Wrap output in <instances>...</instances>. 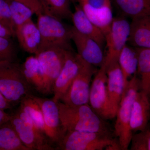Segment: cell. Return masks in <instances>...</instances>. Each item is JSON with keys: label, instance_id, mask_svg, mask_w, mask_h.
I'll list each match as a JSON object with an SVG mask.
<instances>
[{"label": "cell", "instance_id": "19", "mask_svg": "<svg viewBox=\"0 0 150 150\" xmlns=\"http://www.w3.org/2000/svg\"><path fill=\"white\" fill-rule=\"evenodd\" d=\"M16 37L20 46L25 52L34 55L37 53L40 46L41 37L37 24L32 20L17 28Z\"/></svg>", "mask_w": 150, "mask_h": 150}, {"label": "cell", "instance_id": "27", "mask_svg": "<svg viewBox=\"0 0 150 150\" xmlns=\"http://www.w3.org/2000/svg\"><path fill=\"white\" fill-rule=\"evenodd\" d=\"M11 13L13 20L16 28L32 20L34 13L28 6L14 0H6Z\"/></svg>", "mask_w": 150, "mask_h": 150}, {"label": "cell", "instance_id": "11", "mask_svg": "<svg viewBox=\"0 0 150 150\" xmlns=\"http://www.w3.org/2000/svg\"><path fill=\"white\" fill-rule=\"evenodd\" d=\"M32 97L42 110L46 137L50 142L57 144L66 133L61 124L57 103L52 99L43 98L33 94Z\"/></svg>", "mask_w": 150, "mask_h": 150}, {"label": "cell", "instance_id": "33", "mask_svg": "<svg viewBox=\"0 0 150 150\" xmlns=\"http://www.w3.org/2000/svg\"><path fill=\"white\" fill-rule=\"evenodd\" d=\"M0 37L6 38H11L14 37L12 33L1 23H0Z\"/></svg>", "mask_w": 150, "mask_h": 150}, {"label": "cell", "instance_id": "4", "mask_svg": "<svg viewBox=\"0 0 150 150\" xmlns=\"http://www.w3.org/2000/svg\"><path fill=\"white\" fill-rule=\"evenodd\" d=\"M33 89L17 62L0 63V92L12 105L20 103Z\"/></svg>", "mask_w": 150, "mask_h": 150}, {"label": "cell", "instance_id": "18", "mask_svg": "<svg viewBox=\"0 0 150 150\" xmlns=\"http://www.w3.org/2000/svg\"><path fill=\"white\" fill-rule=\"evenodd\" d=\"M71 18L74 28L78 32L95 40L104 48L106 44L104 33L88 17L79 5H75Z\"/></svg>", "mask_w": 150, "mask_h": 150}, {"label": "cell", "instance_id": "35", "mask_svg": "<svg viewBox=\"0 0 150 150\" xmlns=\"http://www.w3.org/2000/svg\"><path fill=\"white\" fill-rule=\"evenodd\" d=\"M70 1L72 2H77V0H70Z\"/></svg>", "mask_w": 150, "mask_h": 150}, {"label": "cell", "instance_id": "10", "mask_svg": "<svg viewBox=\"0 0 150 150\" xmlns=\"http://www.w3.org/2000/svg\"><path fill=\"white\" fill-rule=\"evenodd\" d=\"M131 30V23L126 17L118 16L113 18L110 31L105 36L107 51L105 55V66L118 61L121 50L128 43Z\"/></svg>", "mask_w": 150, "mask_h": 150}, {"label": "cell", "instance_id": "2", "mask_svg": "<svg viewBox=\"0 0 150 150\" xmlns=\"http://www.w3.org/2000/svg\"><path fill=\"white\" fill-rule=\"evenodd\" d=\"M56 145V150H121L111 133L68 131Z\"/></svg>", "mask_w": 150, "mask_h": 150}, {"label": "cell", "instance_id": "5", "mask_svg": "<svg viewBox=\"0 0 150 150\" xmlns=\"http://www.w3.org/2000/svg\"><path fill=\"white\" fill-rule=\"evenodd\" d=\"M36 24L41 37L38 51L57 47L73 49L71 44V26H67L62 20L43 13L38 15Z\"/></svg>", "mask_w": 150, "mask_h": 150}, {"label": "cell", "instance_id": "8", "mask_svg": "<svg viewBox=\"0 0 150 150\" xmlns=\"http://www.w3.org/2000/svg\"><path fill=\"white\" fill-rule=\"evenodd\" d=\"M106 67L104 64L98 70L92 81L88 104L104 120L115 118L111 109L107 89Z\"/></svg>", "mask_w": 150, "mask_h": 150}, {"label": "cell", "instance_id": "6", "mask_svg": "<svg viewBox=\"0 0 150 150\" xmlns=\"http://www.w3.org/2000/svg\"><path fill=\"white\" fill-rule=\"evenodd\" d=\"M10 122L19 138L30 150H54L44 133L38 129L26 113L19 109L11 115Z\"/></svg>", "mask_w": 150, "mask_h": 150}, {"label": "cell", "instance_id": "31", "mask_svg": "<svg viewBox=\"0 0 150 150\" xmlns=\"http://www.w3.org/2000/svg\"><path fill=\"white\" fill-rule=\"evenodd\" d=\"M28 6L36 15L43 13V8L39 0H14Z\"/></svg>", "mask_w": 150, "mask_h": 150}, {"label": "cell", "instance_id": "30", "mask_svg": "<svg viewBox=\"0 0 150 150\" xmlns=\"http://www.w3.org/2000/svg\"><path fill=\"white\" fill-rule=\"evenodd\" d=\"M0 23L16 37V27L13 20L9 6L6 0H0Z\"/></svg>", "mask_w": 150, "mask_h": 150}, {"label": "cell", "instance_id": "14", "mask_svg": "<svg viewBox=\"0 0 150 150\" xmlns=\"http://www.w3.org/2000/svg\"><path fill=\"white\" fill-rule=\"evenodd\" d=\"M71 40L76 47L77 54L84 61L99 68L104 64L103 48L95 40L78 32L74 26H71Z\"/></svg>", "mask_w": 150, "mask_h": 150}, {"label": "cell", "instance_id": "28", "mask_svg": "<svg viewBox=\"0 0 150 150\" xmlns=\"http://www.w3.org/2000/svg\"><path fill=\"white\" fill-rule=\"evenodd\" d=\"M17 50L11 38L0 37V63L16 62Z\"/></svg>", "mask_w": 150, "mask_h": 150}, {"label": "cell", "instance_id": "36", "mask_svg": "<svg viewBox=\"0 0 150 150\" xmlns=\"http://www.w3.org/2000/svg\"><path fill=\"white\" fill-rule=\"evenodd\" d=\"M149 96L150 102V94H149Z\"/></svg>", "mask_w": 150, "mask_h": 150}, {"label": "cell", "instance_id": "7", "mask_svg": "<svg viewBox=\"0 0 150 150\" xmlns=\"http://www.w3.org/2000/svg\"><path fill=\"white\" fill-rule=\"evenodd\" d=\"M96 68L83 60L79 71L60 101L71 106L88 104L91 83L97 71Z\"/></svg>", "mask_w": 150, "mask_h": 150}, {"label": "cell", "instance_id": "23", "mask_svg": "<svg viewBox=\"0 0 150 150\" xmlns=\"http://www.w3.org/2000/svg\"><path fill=\"white\" fill-rule=\"evenodd\" d=\"M0 150H30L19 138L10 121L0 126Z\"/></svg>", "mask_w": 150, "mask_h": 150}, {"label": "cell", "instance_id": "9", "mask_svg": "<svg viewBox=\"0 0 150 150\" xmlns=\"http://www.w3.org/2000/svg\"><path fill=\"white\" fill-rule=\"evenodd\" d=\"M62 47H52L38 51L35 54L46 79L48 94H53L55 81L64 64L70 50Z\"/></svg>", "mask_w": 150, "mask_h": 150}, {"label": "cell", "instance_id": "25", "mask_svg": "<svg viewBox=\"0 0 150 150\" xmlns=\"http://www.w3.org/2000/svg\"><path fill=\"white\" fill-rule=\"evenodd\" d=\"M137 75L139 76L141 89L148 94L150 92V48H138Z\"/></svg>", "mask_w": 150, "mask_h": 150}, {"label": "cell", "instance_id": "12", "mask_svg": "<svg viewBox=\"0 0 150 150\" xmlns=\"http://www.w3.org/2000/svg\"><path fill=\"white\" fill-rule=\"evenodd\" d=\"M86 15L106 36L113 17L110 0H77Z\"/></svg>", "mask_w": 150, "mask_h": 150}, {"label": "cell", "instance_id": "34", "mask_svg": "<svg viewBox=\"0 0 150 150\" xmlns=\"http://www.w3.org/2000/svg\"><path fill=\"white\" fill-rule=\"evenodd\" d=\"M11 114L5 112L4 110L0 109V126L10 121Z\"/></svg>", "mask_w": 150, "mask_h": 150}, {"label": "cell", "instance_id": "21", "mask_svg": "<svg viewBox=\"0 0 150 150\" xmlns=\"http://www.w3.org/2000/svg\"><path fill=\"white\" fill-rule=\"evenodd\" d=\"M121 16L133 19L150 15V0H110Z\"/></svg>", "mask_w": 150, "mask_h": 150}, {"label": "cell", "instance_id": "24", "mask_svg": "<svg viewBox=\"0 0 150 150\" xmlns=\"http://www.w3.org/2000/svg\"><path fill=\"white\" fill-rule=\"evenodd\" d=\"M43 13L62 20L71 17L70 0H39Z\"/></svg>", "mask_w": 150, "mask_h": 150}, {"label": "cell", "instance_id": "15", "mask_svg": "<svg viewBox=\"0 0 150 150\" xmlns=\"http://www.w3.org/2000/svg\"><path fill=\"white\" fill-rule=\"evenodd\" d=\"M106 67L108 94L115 118L124 90V79L118 61L111 62Z\"/></svg>", "mask_w": 150, "mask_h": 150}, {"label": "cell", "instance_id": "26", "mask_svg": "<svg viewBox=\"0 0 150 150\" xmlns=\"http://www.w3.org/2000/svg\"><path fill=\"white\" fill-rule=\"evenodd\" d=\"M20 105L19 108L26 113L32 119L38 129L45 134V125L42 110L38 103L33 98L32 94L25 96L21 100Z\"/></svg>", "mask_w": 150, "mask_h": 150}, {"label": "cell", "instance_id": "1", "mask_svg": "<svg viewBox=\"0 0 150 150\" xmlns=\"http://www.w3.org/2000/svg\"><path fill=\"white\" fill-rule=\"evenodd\" d=\"M61 124L65 131L111 133L105 120L95 112L89 104L71 106L59 101Z\"/></svg>", "mask_w": 150, "mask_h": 150}, {"label": "cell", "instance_id": "32", "mask_svg": "<svg viewBox=\"0 0 150 150\" xmlns=\"http://www.w3.org/2000/svg\"><path fill=\"white\" fill-rule=\"evenodd\" d=\"M13 105L9 102L2 94L0 92V109L3 110L10 109Z\"/></svg>", "mask_w": 150, "mask_h": 150}, {"label": "cell", "instance_id": "16", "mask_svg": "<svg viewBox=\"0 0 150 150\" xmlns=\"http://www.w3.org/2000/svg\"><path fill=\"white\" fill-rule=\"evenodd\" d=\"M150 120V102L149 94L141 89L134 100L131 111L130 127L132 133L144 130Z\"/></svg>", "mask_w": 150, "mask_h": 150}, {"label": "cell", "instance_id": "17", "mask_svg": "<svg viewBox=\"0 0 150 150\" xmlns=\"http://www.w3.org/2000/svg\"><path fill=\"white\" fill-rule=\"evenodd\" d=\"M22 71L33 90L48 95L46 79L40 63L35 55L28 57L21 64Z\"/></svg>", "mask_w": 150, "mask_h": 150}, {"label": "cell", "instance_id": "22", "mask_svg": "<svg viewBox=\"0 0 150 150\" xmlns=\"http://www.w3.org/2000/svg\"><path fill=\"white\" fill-rule=\"evenodd\" d=\"M118 62L123 74L125 89L129 80L137 73L138 56L136 48L127 43L120 52Z\"/></svg>", "mask_w": 150, "mask_h": 150}, {"label": "cell", "instance_id": "29", "mask_svg": "<svg viewBox=\"0 0 150 150\" xmlns=\"http://www.w3.org/2000/svg\"><path fill=\"white\" fill-rule=\"evenodd\" d=\"M131 150H150V123L144 130L133 134Z\"/></svg>", "mask_w": 150, "mask_h": 150}, {"label": "cell", "instance_id": "20", "mask_svg": "<svg viewBox=\"0 0 150 150\" xmlns=\"http://www.w3.org/2000/svg\"><path fill=\"white\" fill-rule=\"evenodd\" d=\"M127 43L135 48H150V15L132 19Z\"/></svg>", "mask_w": 150, "mask_h": 150}, {"label": "cell", "instance_id": "13", "mask_svg": "<svg viewBox=\"0 0 150 150\" xmlns=\"http://www.w3.org/2000/svg\"><path fill=\"white\" fill-rule=\"evenodd\" d=\"M83 62L81 56L72 50L68 52L64 64L53 87L52 99L59 102L67 92L79 71Z\"/></svg>", "mask_w": 150, "mask_h": 150}, {"label": "cell", "instance_id": "38", "mask_svg": "<svg viewBox=\"0 0 150 150\" xmlns=\"http://www.w3.org/2000/svg\"><path fill=\"white\" fill-rule=\"evenodd\" d=\"M150 92H149V93H150Z\"/></svg>", "mask_w": 150, "mask_h": 150}, {"label": "cell", "instance_id": "37", "mask_svg": "<svg viewBox=\"0 0 150 150\" xmlns=\"http://www.w3.org/2000/svg\"><path fill=\"white\" fill-rule=\"evenodd\" d=\"M149 94H150V92L149 93Z\"/></svg>", "mask_w": 150, "mask_h": 150}, {"label": "cell", "instance_id": "3", "mask_svg": "<svg viewBox=\"0 0 150 150\" xmlns=\"http://www.w3.org/2000/svg\"><path fill=\"white\" fill-rule=\"evenodd\" d=\"M141 89V81L137 73L129 80L124 89L115 116V133L122 150H128L131 144L133 136L130 127L131 111L134 100Z\"/></svg>", "mask_w": 150, "mask_h": 150}]
</instances>
